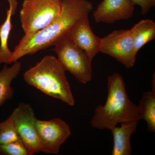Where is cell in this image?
<instances>
[{"label":"cell","mask_w":155,"mask_h":155,"mask_svg":"<svg viewBox=\"0 0 155 155\" xmlns=\"http://www.w3.org/2000/svg\"><path fill=\"white\" fill-rule=\"evenodd\" d=\"M93 5L87 0H64L60 15L52 23L27 40L19 43L12 52L9 64L27 55L54 45L82 17L89 15Z\"/></svg>","instance_id":"6da1fadb"},{"label":"cell","mask_w":155,"mask_h":155,"mask_svg":"<svg viewBox=\"0 0 155 155\" xmlns=\"http://www.w3.org/2000/svg\"><path fill=\"white\" fill-rule=\"evenodd\" d=\"M140 120L138 106L129 98L122 75L116 72L108 76L107 100L104 105L96 108L91 121V127L110 130L118 123Z\"/></svg>","instance_id":"7a4b0ae2"},{"label":"cell","mask_w":155,"mask_h":155,"mask_svg":"<svg viewBox=\"0 0 155 155\" xmlns=\"http://www.w3.org/2000/svg\"><path fill=\"white\" fill-rule=\"evenodd\" d=\"M65 72L58 58L48 55L26 70L23 78L28 84L45 94L74 106L75 98Z\"/></svg>","instance_id":"3957f363"},{"label":"cell","mask_w":155,"mask_h":155,"mask_svg":"<svg viewBox=\"0 0 155 155\" xmlns=\"http://www.w3.org/2000/svg\"><path fill=\"white\" fill-rule=\"evenodd\" d=\"M61 10V0H24L20 11L24 35L19 43L24 42L54 21Z\"/></svg>","instance_id":"277c9868"},{"label":"cell","mask_w":155,"mask_h":155,"mask_svg":"<svg viewBox=\"0 0 155 155\" xmlns=\"http://www.w3.org/2000/svg\"><path fill=\"white\" fill-rule=\"evenodd\" d=\"M53 51L66 71L79 82L87 83L92 78V61L83 50L75 44L67 35L54 45Z\"/></svg>","instance_id":"5b68a950"},{"label":"cell","mask_w":155,"mask_h":155,"mask_svg":"<svg viewBox=\"0 0 155 155\" xmlns=\"http://www.w3.org/2000/svg\"><path fill=\"white\" fill-rule=\"evenodd\" d=\"M100 52L115 58L127 69L134 67L137 53L130 29L114 31L101 38Z\"/></svg>","instance_id":"8992f818"},{"label":"cell","mask_w":155,"mask_h":155,"mask_svg":"<svg viewBox=\"0 0 155 155\" xmlns=\"http://www.w3.org/2000/svg\"><path fill=\"white\" fill-rule=\"evenodd\" d=\"M19 139L29 155L41 152L36 128V118L30 104L21 103L10 115Z\"/></svg>","instance_id":"52a82bcc"},{"label":"cell","mask_w":155,"mask_h":155,"mask_svg":"<svg viewBox=\"0 0 155 155\" xmlns=\"http://www.w3.org/2000/svg\"><path fill=\"white\" fill-rule=\"evenodd\" d=\"M36 128L41 152L46 153L58 154L71 134L69 125L60 118L48 121L37 119Z\"/></svg>","instance_id":"ba28073f"},{"label":"cell","mask_w":155,"mask_h":155,"mask_svg":"<svg viewBox=\"0 0 155 155\" xmlns=\"http://www.w3.org/2000/svg\"><path fill=\"white\" fill-rule=\"evenodd\" d=\"M134 6L131 0H103L93 13L97 23L112 24L130 19L133 16Z\"/></svg>","instance_id":"9c48e42d"},{"label":"cell","mask_w":155,"mask_h":155,"mask_svg":"<svg viewBox=\"0 0 155 155\" xmlns=\"http://www.w3.org/2000/svg\"><path fill=\"white\" fill-rule=\"evenodd\" d=\"M67 35L85 52L92 61L100 52L101 38L94 33L90 24L88 15L84 16L78 20L69 30Z\"/></svg>","instance_id":"30bf717a"},{"label":"cell","mask_w":155,"mask_h":155,"mask_svg":"<svg viewBox=\"0 0 155 155\" xmlns=\"http://www.w3.org/2000/svg\"><path fill=\"white\" fill-rule=\"evenodd\" d=\"M137 121L122 122L120 127H112L110 129L114 138L112 155H130L132 148L130 137L136 130L138 125Z\"/></svg>","instance_id":"8fae6325"},{"label":"cell","mask_w":155,"mask_h":155,"mask_svg":"<svg viewBox=\"0 0 155 155\" xmlns=\"http://www.w3.org/2000/svg\"><path fill=\"white\" fill-rule=\"evenodd\" d=\"M9 3L5 20L0 25V65L9 64L12 52L8 48V39L13 25L12 17L16 14L18 3L17 0H7Z\"/></svg>","instance_id":"7c38bea8"},{"label":"cell","mask_w":155,"mask_h":155,"mask_svg":"<svg viewBox=\"0 0 155 155\" xmlns=\"http://www.w3.org/2000/svg\"><path fill=\"white\" fill-rule=\"evenodd\" d=\"M21 69L22 64L17 61L11 67L5 64L0 70V107L14 96V89L11 86V83L19 75Z\"/></svg>","instance_id":"4fadbf2b"},{"label":"cell","mask_w":155,"mask_h":155,"mask_svg":"<svg viewBox=\"0 0 155 155\" xmlns=\"http://www.w3.org/2000/svg\"><path fill=\"white\" fill-rule=\"evenodd\" d=\"M137 52L155 38V22L152 19H142L130 29Z\"/></svg>","instance_id":"5bb4252c"},{"label":"cell","mask_w":155,"mask_h":155,"mask_svg":"<svg viewBox=\"0 0 155 155\" xmlns=\"http://www.w3.org/2000/svg\"><path fill=\"white\" fill-rule=\"evenodd\" d=\"M138 106L140 119L147 124L149 132H155V91L143 93Z\"/></svg>","instance_id":"9a60e30c"},{"label":"cell","mask_w":155,"mask_h":155,"mask_svg":"<svg viewBox=\"0 0 155 155\" xmlns=\"http://www.w3.org/2000/svg\"><path fill=\"white\" fill-rule=\"evenodd\" d=\"M19 140V136L10 116L5 121L0 122V145L6 144Z\"/></svg>","instance_id":"2e32d148"},{"label":"cell","mask_w":155,"mask_h":155,"mask_svg":"<svg viewBox=\"0 0 155 155\" xmlns=\"http://www.w3.org/2000/svg\"><path fill=\"white\" fill-rule=\"evenodd\" d=\"M0 155H29L25 145L20 140L0 145Z\"/></svg>","instance_id":"e0dca14e"},{"label":"cell","mask_w":155,"mask_h":155,"mask_svg":"<svg viewBox=\"0 0 155 155\" xmlns=\"http://www.w3.org/2000/svg\"><path fill=\"white\" fill-rule=\"evenodd\" d=\"M134 6L137 5L141 8L143 16L147 15L155 6V0H131Z\"/></svg>","instance_id":"ac0fdd59"},{"label":"cell","mask_w":155,"mask_h":155,"mask_svg":"<svg viewBox=\"0 0 155 155\" xmlns=\"http://www.w3.org/2000/svg\"><path fill=\"white\" fill-rule=\"evenodd\" d=\"M61 1H64V0H61Z\"/></svg>","instance_id":"d6986e66"}]
</instances>
